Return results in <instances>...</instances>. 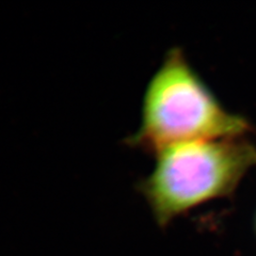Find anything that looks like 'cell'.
<instances>
[{
	"label": "cell",
	"instance_id": "obj_2",
	"mask_svg": "<svg viewBox=\"0 0 256 256\" xmlns=\"http://www.w3.org/2000/svg\"><path fill=\"white\" fill-rule=\"evenodd\" d=\"M155 158L138 189L164 228L196 207L233 194L256 166V146L246 136L198 140L162 148Z\"/></svg>",
	"mask_w": 256,
	"mask_h": 256
},
{
	"label": "cell",
	"instance_id": "obj_1",
	"mask_svg": "<svg viewBox=\"0 0 256 256\" xmlns=\"http://www.w3.org/2000/svg\"><path fill=\"white\" fill-rule=\"evenodd\" d=\"M251 132L249 120L224 107L184 52L173 47L148 84L139 130L126 142L156 154L175 144L244 137Z\"/></svg>",
	"mask_w": 256,
	"mask_h": 256
},
{
	"label": "cell",
	"instance_id": "obj_3",
	"mask_svg": "<svg viewBox=\"0 0 256 256\" xmlns=\"http://www.w3.org/2000/svg\"><path fill=\"white\" fill-rule=\"evenodd\" d=\"M254 224H255V232H256V214H255V222H254Z\"/></svg>",
	"mask_w": 256,
	"mask_h": 256
}]
</instances>
